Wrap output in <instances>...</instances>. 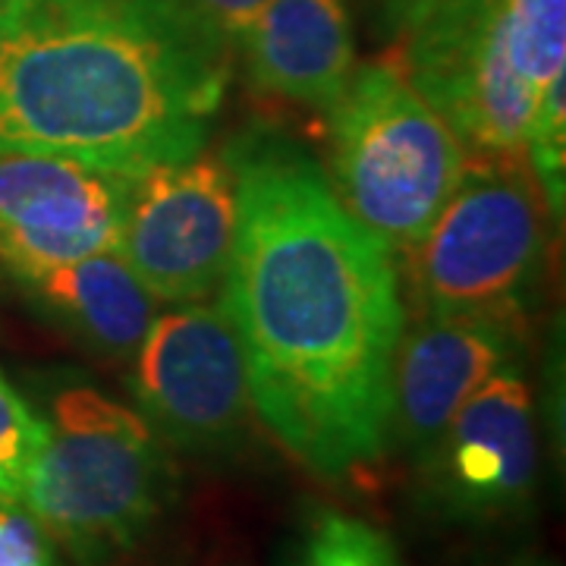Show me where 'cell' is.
I'll return each instance as SVG.
<instances>
[{"label": "cell", "mask_w": 566, "mask_h": 566, "mask_svg": "<svg viewBox=\"0 0 566 566\" xmlns=\"http://www.w3.org/2000/svg\"><path fill=\"white\" fill-rule=\"evenodd\" d=\"M286 566H400V557L381 528L337 510H322L305 523Z\"/></svg>", "instance_id": "15"}, {"label": "cell", "mask_w": 566, "mask_h": 566, "mask_svg": "<svg viewBox=\"0 0 566 566\" xmlns=\"http://www.w3.org/2000/svg\"><path fill=\"white\" fill-rule=\"evenodd\" d=\"M237 240V170L221 151L145 170L120 252L158 303H202L221 290Z\"/></svg>", "instance_id": "8"}, {"label": "cell", "mask_w": 566, "mask_h": 566, "mask_svg": "<svg viewBox=\"0 0 566 566\" xmlns=\"http://www.w3.org/2000/svg\"><path fill=\"white\" fill-rule=\"evenodd\" d=\"M17 283L51 322L111 363L136 359L161 305L120 252H98Z\"/></svg>", "instance_id": "13"}, {"label": "cell", "mask_w": 566, "mask_h": 566, "mask_svg": "<svg viewBox=\"0 0 566 566\" xmlns=\"http://www.w3.org/2000/svg\"><path fill=\"white\" fill-rule=\"evenodd\" d=\"M0 566H57L54 542L20 504L0 497Z\"/></svg>", "instance_id": "18"}, {"label": "cell", "mask_w": 566, "mask_h": 566, "mask_svg": "<svg viewBox=\"0 0 566 566\" xmlns=\"http://www.w3.org/2000/svg\"><path fill=\"white\" fill-rule=\"evenodd\" d=\"M177 494V469L139 412L85 381L54 387L20 504L76 566H114Z\"/></svg>", "instance_id": "3"}, {"label": "cell", "mask_w": 566, "mask_h": 566, "mask_svg": "<svg viewBox=\"0 0 566 566\" xmlns=\"http://www.w3.org/2000/svg\"><path fill=\"white\" fill-rule=\"evenodd\" d=\"M129 387L142 422L196 457L243 444L255 412L243 346L221 303L158 315L133 359Z\"/></svg>", "instance_id": "7"}, {"label": "cell", "mask_w": 566, "mask_h": 566, "mask_svg": "<svg viewBox=\"0 0 566 566\" xmlns=\"http://www.w3.org/2000/svg\"><path fill=\"white\" fill-rule=\"evenodd\" d=\"M227 82L189 0H0V151L142 177L205 151Z\"/></svg>", "instance_id": "2"}, {"label": "cell", "mask_w": 566, "mask_h": 566, "mask_svg": "<svg viewBox=\"0 0 566 566\" xmlns=\"http://www.w3.org/2000/svg\"><path fill=\"white\" fill-rule=\"evenodd\" d=\"M249 85L327 114L356 70L344 0H268L237 39Z\"/></svg>", "instance_id": "12"}, {"label": "cell", "mask_w": 566, "mask_h": 566, "mask_svg": "<svg viewBox=\"0 0 566 566\" xmlns=\"http://www.w3.org/2000/svg\"><path fill=\"white\" fill-rule=\"evenodd\" d=\"M136 180L63 155L0 151V264L25 281L117 252Z\"/></svg>", "instance_id": "10"}, {"label": "cell", "mask_w": 566, "mask_h": 566, "mask_svg": "<svg viewBox=\"0 0 566 566\" xmlns=\"http://www.w3.org/2000/svg\"><path fill=\"white\" fill-rule=\"evenodd\" d=\"M434 3H441V0H375L381 29L387 35H397V39L403 35L409 25L422 20Z\"/></svg>", "instance_id": "20"}, {"label": "cell", "mask_w": 566, "mask_h": 566, "mask_svg": "<svg viewBox=\"0 0 566 566\" xmlns=\"http://www.w3.org/2000/svg\"><path fill=\"white\" fill-rule=\"evenodd\" d=\"M510 61L535 92L566 73V0H504Z\"/></svg>", "instance_id": "14"}, {"label": "cell", "mask_w": 566, "mask_h": 566, "mask_svg": "<svg viewBox=\"0 0 566 566\" xmlns=\"http://www.w3.org/2000/svg\"><path fill=\"white\" fill-rule=\"evenodd\" d=\"M189 3L211 22V29L227 44H237L245 25L262 13L268 0H189Z\"/></svg>", "instance_id": "19"}, {"label": "cell", "mask_w": 566, "mask_h": 566, "mask_svg": "<svg viewBox=\"0 0 566 566\" xmlns=\"http://www.w3.org/2000/svg\"><path fill=\"white\" fill-rule=\"evenodd\" d=\"M428 516L485 526L523 516L535 491L532 394L520 363L497 368L416 460Z\"/></svg>", "instance_id": "9"}, {"label": "cell", "mask_w": 566, "mask_h": 566, "mask_svg": "<svg viewBox=\"0 0 566 566\" xmlns=\"http://www.w3.org/2000/svg\"><path fill=\"white\" fill-rule=\"evenodd\" d=\"M400 39L397 66L469 158L526 155L535 92L510 61L504 0H441Z\"/></svg>", "instance_id": "6"}, {"label": "cell", "mask_w": 566, "mask_h": 566, "mask_svg": "<svg viewBox=\"0 0 566 566\" xmlns=\"http://www.w3.org/2000/svg\"><path fill=\"white\" fill-rule=\"evenodd\" d=\"M516 566H554V564H542V560H523V564Z\"/></svg>", "instance_id": "21"}, {"label": "cell", "mask_w": 566, "mask_h": 566, "mask_svg": "<svg viewBox=\"0 0 566 566\" xmlns=\"http://www.w3.org/2000/svg\"><path fill=\"white\" fill-rule=\"evenodd\" d=\"M526 334L482 318L416 315L394 359L390 441L416 460L441 438L457 409L510 363H520Z\"/></svg>", "instance_id": "11"}, {"label": "cell", "mask_w": 566, "mask_h": 566, "mask_svg": "<svg viewBox=\"0 0 566 566\" xmlns=\"http://www.w3.org/2000/svg\"><path fill=\"white\" fill-rule=\"evenodd\" d=\"M566 73L542 88L528 123L526 158L545 211L560 223L566 205Z\"/></svg>", "instance_id": "16"}, {"label": "cell", "mask_w": 566, "mask_h": 566, "mask_svg": "<svg viewBox=\"0 0 566 566\" xmlns=\"http://www.w3.org/2000/svg\"><path fill=\"white\" fill-rule=\"evenodd\" d=\"M44 444V419L0 371V497L22 501L29 469Z\"/></svg>", "instance_id": "17"}, {"label": "cell", "mask_w": 566, "mask_h": 566, "mask_svg": "<svg viewBox=\"0 0 566 566\" xmlns=\"http://www.w3.org/2000/svg\"><path fill=\"white\" fill-rule=\"evenodd\" d=\"M331 186L390 252H409L463 180L469 151L394 61L353 70L327 111Z\"/></svg>", "instance_id": "5"}, {"label": "cell", "mask_w": 566, "mask_h": 566, "mask_svg": "<svg viewBox=\"0 0 566 566\" xmlns=\"http://www.w3.org/2000/svg\"><path fill=\"white\" fill-rule=\"evenodd\" d=\"M223 148L237 170V240L221 305L252 409L293 460L346 479L390 447L400 268L296 142L245 133Z\"/></svg>", "instance_id": "1"}, {"label": "cell", "mask_w": 566, "mask_h": 566, "mask_svg": "<svg viewBox=\"0 0 566 566\" xmlns=\"http://www.w3.org/2000/svg\"><path fill=\"white\" fill-rule=\"evenodd\" d=\"M545 202L526 155L469 158L406 255L416 315L482 318L528 337L545 268Z\"/></svg>", "instance_id": "4"}]
</instances>
